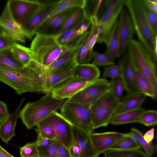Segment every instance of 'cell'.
<instances>
[{"label": "cell", "mask_w": 157, "mask_h": 157, "mask_svg": "<svg viewBox=\"0 0 157 157\" xmlns=\"http://www.w3.org/2000/svg\"><path fill=\"white\" fill-rule=\"evenodd\" d=\"M45 68L34 60L19 70L0 66V81L20 95L28 92L44 93Z\"/></svg>", "instance_id": "obj_1"}, {"label": "cell", "mask_w": 157, "mask_h": 157, "mask_svg": "<svg viewBox=\"0 0 157 157\" xmlns=\"http://www.w3.org/2000/svg\"><path fill=\"white\" fill-rule=\"evenodd\" d=\"M64 101L46 94L35 101L26 103L20 110L19 118L28 129L32 128L51 114L57 112Z\"/></svg>", "instance_id": "obj_2"}, {"label": "cell", "mask_w": 157, "mask_h": 157, "mask_svg": "<svg viewBox=\"0 0 157 157\" xmlns=\"http://www.w3.org/2000/svg\"><path fill=\"white\" fill-rule=\"evenodd\" d=\"M124 5L128 9L139 41L156 62L157 36L154 35L146 19L140 0H125Z\"/></svg>", "instance_id": "obj_3"}, {"label": "cell", "mask_w": 157, "mask_h": 157, "mask_svg": "<svg viewBox=\"0 0 157 157\" xmlns=\"http://www.w3.org/2000/svg\"><path fill=\"white\" fill-rule=\"evenodd\" d=\"M127 48V54L135 68L147 80L157 95L156 62L139 41L132 39Z\"/></svg>", "instance_id": "obj_4"}, {"label": "cell", "mask_w": 157, "mask_h": 157, "mask_svg": "<svg viewBox=\"0 0 157 157\" xmlns=\"http://www.w3.org/2000/svg\"><path fill=\"white\" fill-rule=\"evenodd\" d=\"M33 60L46 68L51 65L67 48L59 45L55 37L37 34L30 48Z\"/></svg>", "instance_id": "obj_5"}, {"label": "cell", "mask_w": 157, "mask_h": 157, "mask_svg": "<svg viewBox=\"0 0 157 157\" xmlns=\"http://www.w3.org/2000/svg\"><path fill=\"white\" fill-rule=\"evenodd\" d=\"M90 105L69 101L63 102L60 114L74 127L90 135L94 132Z\"/></svg>", "instance_id": "obj_6"}, {"label": "cell", "mask_w": 157, "mask_h": 157, "mask_svg": "<svg viewBox=\"0 0 157 157\" xmlns=\"http://www.w3.org/2000/svg\"><path fill=\"white\" fill-rule=\"evenodd\" d=\"M120 102L114 98L110 91L90 105L93 130L100 127L107 126L110 124Z\"/></svg>", "instance_id": "obj_7"}, {"label": "cell", "mask_w": 157, "mask_h": 157, "mask_svg": "<svg viewBox=\"0 0 157 157\" xmlns=\"http://www.w3.org/2000/svg\"><path fill=\"white\" fill-rule=\"evenodd\" d=\"M125 0H107L104 3L103 13L97 22L100 35L97 42L106 44L109 35L123 10Z\"/></svg>", "instance_id": "obj_8"}, {"label": "cell", "mask_w": 157, "mask_h": 157, "mask_svg": "<svg viewBox=\"0 0 157 157\" xmlns=\"http://www.w3.org/2000/svg\"><path fill=\"white\" fill-rule=\"evenodd\" d=\"M110 88V81L99 78L67 99L73 102L90 105L109 92Z\"/></svg>", "instance_id": "obj_9"}, {"label": "cell", "mask_w": 157, "mask_h": 157, "mask_svg": "<svg viewBox=\"0 0 157 157\" xmlns=\"http://www.w3.org/2000/svg\"><path fill=\"white\" fill-rule=\"evenodd\" d=\"M91 25L90 17L87 15L78 24L55 36L56 41L67 48L81 45L89 34Z\"/></svg>", "instance_id": "obj_10"}, {"label": "cell", "mask_w": 157, "mask_h": 157, "mask_svg": "<svg viewBox=\"0 0 157 157\" xmlns=\"http://www.w3.org/2000/svg\"><path fill=\"white\" fill-rule=\"evenodd\" d=\"M42 121L52 128L56 140L70 150L73 141V126L57 112L52 113Z\"/></svg>", "instance_id": "obj_11"}, {"label": "cell", "mask_w": 157, "mask_h": 157, "mask_svg": "<svg viewBox=\"0 0 157 157\" xmlns=\"http://www.w3.org/2000/svg\"><path fill=\"white\" fill-rule=\"evenodd\" d=\"M7 5L15 21L21 25L33 16L41 8L39 0H9Z\"/></svg>", "instance_id": "obj_12"}, {"label": "cell", "mask_w": 157, "mask_h": 157, "mask_svg": "<svg viewBox=\"0 0 157 157\" xmlns=\"http://www.w3.org/2000/svg\"><path fill=\"white\" fill-rule=\"evenodd\" d=\"M80 8L72 7L48 17L36 30L34 35L39 34L55 36L69 18Z\"/></svg>", "instance_id": "obj_13"}, {"label": "cell", "mask_w": 157, "mask_h": 157, "mask_svg": "<svg viewBox=\"0 0 157 157\" xmlns=\"http://www.w3.org/2000/svg\"><path fill=\"white\" fill-rule=\"evenodd\" d=\"M59 0L50 1L41 3L42 6L30 19L21 25L28 39L34 36V32L48 17Z\"/></svg>", "instance_id": "obj_14"}, {"label": "cell", "mask_w": 157, "mask_h": 157, "mask_svg": "<svg viewBox=\"0 0 157 157\" xmlns=\"http://www.w3.org/2000/svg\"><path fill=\"white\" fill-rule=\"evenodd\" d=\"M118 21L119 46L117 58L120 57L127 48L132 39L134 30L130 16L125 11L121 12Z\"/></svg>", "instance_id": "obj_15"}, {"label": "cell", "mask_w": 157, "mask_h": 157, "mask_svg": "<svg viewBox=\"0 0 157 157\" xmlns=\"http://www.w3.org/2000/svg\"><path fill=\"white\" fill-rule=\"evenodd\" d=\"M91 82L71 77L57 86L50 93L57 99H68Z\"/></svg>", "instance_id": "obj_16"}, {"label": "cell", "mask_w": 157, "mask_h": 157, "mask_svg": "<svg viewBox=\"0 0 157 157\" xmlns=\"http://www.w3.org/2000/svg\"><path fill=\"white\" fill-rule=\"evenodd\" d=\"M0 27L17 42H26L28 39L26 35L12 17L6 4L0 16Z\"/></svg>", "instance_id": "obj_17"}, {"label": "cell", "mask_w": 157, "mask_h": 157, "mask_svg": "<svg viewBox=\"0 0 157 157\" xmlns=\"http://www.w3.org/2000/svg\"><path fill=\"white\" fill-rule=\"evenodd\" d=\"M118 64L121 69V77L127 94L140 93L137 86L136 70L127 54H125L119 60Z\"/></svg>", "instance_id": "obj_18"}, {"label": "cell", "mask_w": 157, "mask_h": 157, "mask_svg": "<svg viewBox=\"0 0 157 157\" xmlns=\"http://www.w3.org/2000/svg\"><path fill=\"white\" fill-rule=\"evenodd\" d=\"M125 135L126 133L116 132H108L100 133L93 132L90 135V137L94 149L100 155L109 150Z\"/></svg>", "instance_id": "obj_19"}, {"label": "cell", "mask_w": 157, "mask_h": 157, "mask_svg": "<svg viewBox=\"0 0 157 157\" xmlns=\"http://www.w3.org/2000/svg\"><path fill=\"white\" fill-rule=\"evenodd\" d=\"M75 60L66 67L53 72L45 73L44 84V93H50L57 86L72 76L76 65Z\"/></svg>", "instance_id": "obj_20"}, {"label": "cell", "mask_w": 157, "mask_h": 157, "mask_svg": "<svg viewBox=\"0 0 157 157\" xmlns=\"http://www.w3.org/2000/svg\"><path fill=\"white\" fill-rule=\"evenodd\" d=\"M73 139L80 149V157H98L91 143L90 135L73 127Z\"/></svg>", "instance_id": "obj_21"}, {"label": "cell", "mask_w": 157, "mask_h": 157, "mask_svg": "<svg viewBox=\"0 0 157 157\" xmlns=\"http://www.w3.org/2000/svg\"><path fill=\"white\" fill-rule=\"evenodd\" d=\"M25 100L24 98L22 99L15 111L0 124V138L6 143L7 144L15 135V127L18 119L19 118L21 105Z\"/></svg>", "instance_id": "obj_22"}, {"label": "cell", "mask_w": 157, "mask_h": 157, "mask_svg": "<svg viewBox=\"0 0 157 157\" xmlns=\"http://www.w3.org/2000/svg\"><path fill=\"white\" fill-rule=\"evenodd\" d=\"M81 44L67 49L51 65L45 68V73L61 70L71 63L75 60L76 54Z\"/></svg>", "instance_id": "obj_23"}, {"label": "cell", "mask_w": 157, "mask_h": 157, "mask_svg": "<svg viewBox=\"0 0 157 157\" xmlns=\"http://www.w3.org/2000/svg\"><path fill=\"white\" fill-rule=\"evenodd\" d=\"M100 74L98 67L92 63L77 64L73 70L72 77L91 82L99 78Z\"/></svg>", "instance_id": "obj_24"}, {"label": "cell", "mask_w": 157, "mask_h": 157, "mask_svg": "<svg viewBox=\"0 0 157 157\" xmlns=\"http://www.w3.org/2000/svg\"><path fill=\"white\" fill-rule=\"evenodd\" d=\"M146 98L141 93L127 94L119 102L115 115L141 108Z\"/></svg>", "instance_id": "obj_25"}, {"label": "cell", "mask_w": 157, "mask_h": 157, "mask_svg": "<svg viewBox=\"0 0 157 157\" xmlns=\"http://www.w3.org/2000/svg\"><path fill=\"white\" fill-rule=\"evenodd\" d=\"M145 110L140 108L115 114L112 118L110 124L119 125L136 122L139 117Z\"/></svg>", "instance_id": "obj_26"}, {"label": "cell", "mask_w": 157, "mask_h": 157, "mask_svg": "<svg viewBox=\"0 0 157 157\" xmlns=\"http://www.w3.org/2000/svg\"><path fill=\"white\" fill-rule=\"evenodd\" d=\"M119 21L116 22L106 44L107 48L105 53L113 61L117 57L119 40L118 37Z\"/></svg>", "instance_id": "obj_27"}, {"label": "cell", "mask_w": 157, "mask_h": 157, "mask_svg": "<svg viewBox=\"0 0 157 157\" xmlns=\"http://www.w3.org/2000/svg\"><path fill=\"white\" fill-rule=\"evenodd\" d=\"M10 49L15 58L25 66L28 65L33 60V54L29 48L17 43Z\"/></svg>", "instance_id": "obj_28"}, {"label": "cell", "mask_w": 157, "mask_h": 157, "mask_svg": "<svg viewBox=\"0 0 157 157\" xmlns=\"http://www.w3.org/2000/svg\"><path fill=\"white\" fill-rule=\"evenodd\" d=\"M0 66L15 70L20 69L25 67L15 58L10 48L0 51Z\"/></svg>", "instance_id": "obj_29"}, {"label": "cell", "mask_w": 157, "mask_h": 157, "mask_svg": "<svg viewBox=\"0 0 157 157\" xmlns=\"http://www.w3.org/2000/svg\"><path fill=\"white\" fill-rule=\"evenodd\" d=\"M85 7L86 6L81 7L73 13L65 22L55 36L75 26L82 21L88 14Z\"/></svg>", "instance_id": "obj_30"}, {"label": "cell", "mask_w": 157, "mask_h": 157, "mask_svg": "<svg viewBox=\"0 0 157 157\" xmlns=\"http://www.w3.org/2000/svg\"><path fill=\"white\" fill-rule=\"evenodd\" d=\"M141 146L130 135L129 133L121 138L109 150H127L140 149Z\"/></svg>", "instance_id": "obj_31"}, {"label": "cell", "mask_w": 157, "mask_h": 157, "mask_svg": "<svg viewBox=\"0 0 157 157\" xmlns=\"http://www.w3.org/2000/svg\"><path fill=\"white\" fill-rule=\"evenodd\" d=\"M103 153L104 157H151L140 149L127 150H109Z\"/></svg>", "instance_id": "obj_32"}, {"label": "cell", "mask_w": 157, "mask_h": 157, "mask_svg": "<svg viewBox=\"0 0 157 157\" xmlns=\"http://www.w3.org/2000/svg\"><path fill=\"white\" fill-rule=\"evenodd\" d=\"M86 1L85 0H59L51 12L49 17L72 7H85L86 6Z\"/></svg>", "instance_id": "obj_33"}, {"label": "cell", "mask_w": 157, "mask_h": 157, "mask_svg": "<svg viewBox=\"0 0 157 157\" xmlns=\"http://www.w3.org/2000/svg\"><path fill=\"white\" fill-rule=\"evenodd\" d=\"M88 35L81 44L76 54L75 61L77 64L89 63L92 59L93 50L89 49L87 47Z\"/></svg>", "instance_id": "obj_34"}, {"label": "cell", "mask_w": 157, "mask_h": 157, "mask_svg": "<svg viewBox=\"0 0 157 157\" xmlns=\"http://www.w3.org/2000/svg\"><path fill=\"white\" fill-rule=\"evenodd\" d=\"M129 133L141 147L143 148L147 155L151 156L154 154L155 151V146L151 142L148 143L145 140L143 135L140 131L136 128H132Z\"/></svg>", "instance_id": "obj_35"}, {"label": "cell", "mask_w": 157, "mask_h": 157, "mask_svg": "<svg viewBox=\"0 0 157 157\" xmlns=\"http://www.w3.org/2000/svg\"><path fill=\"white\" fill-rule=\"evenodd\" d=\"M136 75L137 86L140 93L146 96H148L153 99L156 100L157 95L155 93L148 81L137 70Z\"/></svg>", "instance_id": "obj_36"}, {"label": "cell", "mask_w": 157, "mask_h": 157, "mask_svg": "<svg viewBox=\"0 0 157 157\" xmlns=\"http://www.w3.org/2000/svg\"><path fill=\"white\" fill-rule=\"evenodd\" d=\"M146 19L154 35L157 36V13L149 9L144 0H140Z\"/></svg>", "instance_id": "obj_37"}, {"label": "cell", "mask_w": 157, "mask_h": 157, "mask_svg": "<svg viewBox=\"0 0 157 157\" xmlns=\"http://www.w3.org/2000/svg\"><path fill=\"white\" fill-rule=\"evenodd\" d=\"M137 123L147 126H155L157 123V112L156 110H145L139 117Z\"/></svg>", "instance_id": "obj_38"}, {"label": "cell", "mask_w": 157, "mask_h": 157, "mask_svg": "<svg viewBox=\"0 0 157 157\" xmlns=\"http://www.w3.org/2000/svg\"><path fill=\"white\" fill-rule=\"evenodd\" d=\"M111 82L110 92L118 101H120L123 98L125 90L124 86L121 77L114 79L111 80Z\"/></svg>", "instance_id": "obj_39"}, {"label": "cell", "mask_w": 157, "mask_h": 157, "mask_svg": "<svg viewBox=\"0 0 157 157\" xmlns=\"http://www.w3.org/2000/svg\"><path fill=\"white\" fill-rule=\"evenodd\" d=\"M92 58L93 60L91 63L97 67L109 66L115 65L114 62L105 53L93 51Z\"/></svg>", "instance_id": "obj_40"}, {"label": "cell", "mask_w": 157, "mask_h": 157, "mask_svg": "<svg viewBox=\"0 0 157 157\" xmlns=\"http://www.w3.org/2000/svg\"><path fill=\"white\" fill-rule=\"evenodd\" d=\"M36 130L37 135L52 140H56V136L52 128L42 121L36 126Z\"/></svg>", "instance_id": "obj_41"}, {"label": "cell", "mask_w": 157, "mask_h": 157, "mask_svg": "<svg viewBox=\"0 0 157 157\" xmlns=\"http://www.w3.org/2000/svg\"><path fill=\"white\" fill-rule=\"evenodd\" d=\"M97 22L91 23L88 35L87 47L90 50H93L94 45L97 42L100 36V29Z\"/></svg>", "instance_id": "obj_42"}, {"label": "cell", "mask_w": 157, "mask_h": 157, "mask_svg": "<svg viewBox=\"0 0 157 157\" xmlns=\"http://www.w3.org/2000/svg\"><path fill=\"white\" fill-rule=\"evenodd\" d=\"M38 146L36 141L26 144L20 148L21 157H36L38 156Z\"/></svg>", "instance_id": "obj_43"}, {"label": "cell", "mask_w": 157, "mask_h": 157, "mask_svg": "<svg viewBox=\"0 0 157 157\" xmlns=\"http://www.w3.org/2000/svg\"><path fill=\"white\" fill-rule=\"evenodd\" d=\"M121 69L120 65H113L108 66L104 69L102 76L108 78L112 80L121 77Z\"/></svg>", "instance_id": "obj_44"}, {"label": "cell", "mask_w": 157, "mask_h": 157, "mask_svg": "<svg viewBox=\"0 0 157 157\" xmlns=\"http://www.w3.org/2000/svg\"><path fill=\"white\" fill-rule=\"evenodd\" d=\"M38 156L40 157H57L56 149L52 143L43 147H38Z\"/></svg>", "instance_id": "obj_45"}, {"label": "cell", "mask_w": 157, "mask_h": 157, "mask_svg": "<svg viewBox=\"0 0 157 157\" xmlns=\"http://www.w3.org/2000/svg\"><path fill=\"white\" fill-rule=\"evenodd\" d=\"M18 43L6 33L0 36V51L10 48Z\"/></svg>", "instance_id": "obj_46"}, {"label": "cell", "mask_w": 157, "mask_h": 157, "mask_svg": "<svg viewBox=\"0 0 157 157\" xmlns=\"http://www.w3.org/2000/svg\"><path fill=\"white\" fill-rule=\"evenodd\" d=\"M52 142L56 149L57 157H72L70 149L56 140H52Z\"/></svg>", "instance_id": "obj_47"}, {"label": "cell", "mask_w": 157, "mask_h": 157, "mask_svg": "<svg viewBox=\"0 0 157 157\" xmlns=\"http://www.w3.org/2000/svg\"><path fill=\"white\" fill-rule=\"evenodd\" d=\"M36 142L38 147H43L48 146L52 143V140L44 138L37 135V138Z\"/></svg>", "instance_id": "obj_48"}, {"label": "cell", "mask_w": 157, "mask_h": 157, "mask_svg": "<svg viewBox=\"0 0 157 157\" xmlns=\"http://www.w3.org/2000/svg\"><path fill=\"white\" fill-rule=\"evenodd\" d=\"M144 1L149 9L157 13V0H144Z\"/></svg>", "instance_id": "obj_49"}, {"label": "cell", "mask_w": 157, "mask_h": 157, "mask_svg": "<svg viewBox=\"0 0 157 157\" xmlns=\"http://www.w3.org/2000/svg\"><path fill=\"white\" fill-rule=\"evenodd\" d=\"M70 151L72 157H80V149L77 144L73 142Z\"/></svg>", "instance_id": "obj_50"}, {"label": "cell", "mask_w": 157, "mask_h": 157, "mask_svg": "<svg viewBox=\"0 0 157 157\" xmlns=\"http://www.w3.org/2000/svg\"><path fill=\"white\" fill-rule=\"evenodd\" d=\"M154 128H152L147 131L143 135L144 138L147 143H150L153 140L154 138Z\"/></svg>", "instance_id": "obj_51"}, {"label": "cell", "mask_w": 157, "mask_h": 157, "mask_svg": "<svg viewBox=\"0 0 157 157\" xmlns=\"http://www.w3.org/2000/svg\"><path fill=\"white\" fill-rule=\"evenodd\" d=\"M8 113L7 106L6 104L0 100V113Z\"/></svg>", "instance_id": "obj_52"}, {"label": "cell", "mask_w": 157, "mask_h": 157, "mask_svg": "<svg viewBox=\"0 0 157 157\" xmlns=\"http://www.w3.org/2000/svg\"><path fill=\"white\" fill-rule=\"evenodd\" d=\"M0 157H14L9 154L0 145Z\"/></svg>", "instance_id": "obj_53"}, {"label": "cell", "mask_w": 157, "mask_h": 157, "mask_svg": "<svg viewBox=\"0 0 157 157\" xmlns=\"http://www.w3.org/2000/svg\"><path fill=\"white\" fill-rule=\"evenodd\" d=\"M10 115V113L9 112L6 113H0V124L2 123Z\"/></svg>", "instance_id": "obj_54"}, {"label": "cell", "mask_w": 157, "mask_h": 157, "mask_svg": "<svg viewBox=\"0 0 157 157\" xmlns=\"http://www.w3.org/2000/svg\"><path fill=\"white\" fill-rule=\"evenodd\" d=\"M5 33V32L4 31L1 27H0V36L4 34Z\"/></svg>", "instance_id": "obj_55"}, {"label": "cell", "mask_w": 157, "mask_h": 157, "mask_svg": "<svg viewBox=\"0 0 157 157\" xmlns=\"http://www.w3.org/2000/svg\"><path fill=\"white\" fill-rule=\"evenodd\" d=\"M36 157H39V156H36Z\"/></svg>", "instance_id": "obj_56"}]
</instances>
